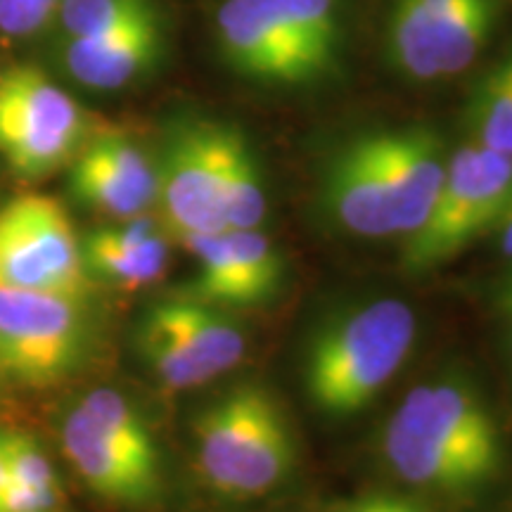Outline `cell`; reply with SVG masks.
I'll use <instances>...</instances> for the list:
<instances>
[{"mask_svg":"<svg viewBox=\"0 0 512 512\" xmlns=\"http://www.w3.org/2000/svg\"><path fill=\"white\" fill-rule=\"evenodd\" d=\"M415 332L413 309L399 299H375L320 325L304 358L313 408L330 418L368 408L411 356Z\"/></svg>","mask_w":512,"mask_h":512,"instance_id":"1","label":"cell"},{"mask_svg":"<svg viewBox=\"0 0 512 512\" xmlns=\"http://www.w3.org/2000/svg\"><path fill=\"white\" fill-rule=\"evenodd\" d=\"M197 470L214 494L256 501L278 491L297 465V446L275 396L242 382L195 418Z\"/></svg>","mask_w":512,"mask_h":512,"instance_id":"2","label":"cell"},{"mask_svg":"<svg viewBox=\"0 0 512 512\" xmlns=\"http://www.w3.org/2000/svg\"><path fill=\"white\" fill-rule=\"evenodd\" d=\"M512 192V159L467 140L448 155L446 176L425 223L406 238L403 266L432 271L494 233Z\"/></svg>","mask_w":512,"mask_h":512,"instance_id":"3","label":"cell"},{"mask_svg":"<svg viewBox=\"0 0 512 512\" xmlns=\"http://www.w3.org/2000/svg\"><path fill=\"white\" fill-rule=\"evenodd\" d=\"M88 133L79 102L46 72L29 64L0 72V157L19 178L67 169Z\"/></svg>","mask_w":512,"mask_h":512,"instance_id":"4","label":"cell"},{"mask_svg":"<svg viewBox=\"0 0 512 512\" xmlns=\"http://www.w3.org/2000/svg\"><path fill=\"white\" fill-rule=\"evenodd\" d=\"M501 8L503 0H392L389 62L418 83L463 74L489 46Z\"/></svg>","mask_w":512,"mask_h":512,"instance_id":"5","label":"cell"},{"mask_svg":"<svg viewBox=\"0 0 512 512\" xmlns=\"http://www.w3.org/2000/svg\"><path fill=\"white\" fill-rule=\"evenodd\" d=\"M91 344L86 299L0 287V375L50 387L76 373Z\"/></svg>","mask_w":512,"mask_h":512,"instance_id":"6","label":"cell"},{"mask_svg":"<svg viewBox=\"0 0 512 512\" xmlns=\"http://www.w3.org/2000/svg\"><path fill=\"white\" fill-rule=\"evenodd\" d=\"M0 287L88 297L81 238L60 200L19 195L0 207Z\"/></svg>","mask_w":512,"mask_h":512,"instance_id":"7","label":"cell"},{"mask_svg":"<svg viewBox=\"0 0 512 512\" xmlns=\"http://www.w3.org/2000/svg\"><path fill=\"white\" fill-rule=\"evenodd\" d=\"M223 126L190 121L166 140L157 162L159 221L166 235L181 242L226 230L221 200Z\"/></svg>","mask_w":512,"mask_h":512,"instance_id":"8","label":"cell"},{"mask_svg":"<svg viewBox=\"0 0 512 512\" xmlns=\"http://www.w3.org/2000/svg\"><path fill=\"white\" fill-rule=\"evenodd\" d=\"M392 420L456 453L489 484L501 475L503 434L491 408L470 382L460 377L420 382L399 403Z\"/></svg>","mask_w":512,"mask_h":512,"instance_id":"9","label":"cell"},{"mask_svg":"<svg viewBox=\"0 0 512 512\" xmlns=\"http://www.w3.org/2000/svg\"><path fill=\"white\" fill-rule=\"evenodd\" d=\"M195 254V283L185 294L214 306L264 304L285 278L283 254L261 228H226L185 242Z\"/></svg>","mask_w":512,"mask_h":512,"instance_id":"10","label":"cell"},{"mask_svg":"<svg viewBox=\"0 0 512 512\" xmlns=\"http://www.w3.org/2000/svg\"><path fill=\"white\" fill-rule=\"evenodd\" d=\"M216 46L223 62L249 81L266 86L318 81L271 0H223L216 10Z\"/></svg>","mask_w":512,"mask_h":512,"instance_id":"11","label":"cell"},{"mask_svg":"<svg viewBox=\"0 0 512 512\" xmlns=\"http://www.w3.org/2000/svg\"><path fill=\"white\" fill-rule=\"evenodd\" d=\"M69 169V190L114 221L145 216L157 204V164L119 131L88 133Z\"/></svg>","mask_w":512,"mask_h":512,"instance_id":"12","label":"cell"},{"mask_svg":"<svg viewBox=\"0 0 512 512\" xmlns=\"http://www.w3.org/2000/svg\"><path fill=\"white\" fill-rule=\"evenodd\" d=\"M62 448L81 482L105 503L150 510L164 496V465L138 458L79 406L62 425Z\"/></svg>","mask_w":512,"mask_h":512,"instance_id":"13","label":"cell"},{"mask_svg":"<svg viewBox=\"0 0 512 512\" xmlns=\"http://www.w3.org/2000/svg\"><path fill=\"white\" fill-rule=\"evenodd\" d=\"M370 136L392 197L396 230L408 238L430 216L444 183L448 162L444 143L425 126L387 128Z\"/></svg>","mask_w":512,"mask_h":512,"instance_id":"14","label":"cell"},{"mask_svg":"<svg viewBox=\"0 0 512 512\" xmlns=\"http://www.w3.org/2000/svg\"><path fill=\"white\" fill-rule=\"evenodd\" d=\"M323 195L332 219L356 238L382 240L399 235L392 197L370 133L351 140L332 157Z\"/></svg>","mask_w":512,"mask_h":512,"instance_id":"15","label":"cell"},{"mask_svg":"<svg viewBox=\"0 0 512 512\" xmlns=\"http://www.w3.org/2000/svg\"><path fill=\"white\" fill-rule=\"evenodd\" d=\"M162 55L159 17L112 31V34L67 41L64 67L81 86L93 91H119L150 72Z\"/></svg>","mask_w":512,"mask_h":512,"instance_id":"16","label":"cell"},{"mask_svg":"<svg viewBox=\"0 0 512 512\" xmlns=\"http://www.w3.org/2000/svg\"><path fill=\"white\" fill-rule=\"evenodd\" d=\"M81 245L88 275L126 290L155 283L169 261L164 230L147 216L95 228Z\"/></svg>","mask_w":512,"mask_h":512,"instance_id":"17","label":"cell"},{"mask_svg":"<svg viewBox=\"0 0 512 512\" xmlns=\"http://www.w3.org/2000/svg\"><path fill=\"white\" fill-rule=\"evenodd\" d=\"M147 313L174 332L214 377L233 370L245 358V332L221 306L181 294L147 306Z\"/></svg>","mask_w":512,"mask_h":512,"instance_id":"18","label":"cell"},{"mask_svg":"<svg viewBox=\"0 0 512 512\" xmlns=\"http://www.w3.org/2000/svg\"><path fill=\"white\" fill-rule=\"evenodd\" d=\"M382 453L403 484L446 496H467L489 486L479 472L456 453L420 437L389 420L382 437Z\"/></svg>","mask_w":512,"mask_h":512,"instance_id":"19","label":"cell"},{"mask_svg":"<svg viewBox=\"0 0 512 512\" xmlns=\"http://www.w3.org/2000/svg\"><path fill=\"white\" fill-rule=\"evenodd\" d=\"M221 200L226 228H261L266 219V190L259 162L245 136L233 126H223Z\"/></svg>","mask_w":512,"mask_h":512,"instance_id":"20","label":"cell"},{"mask_svg":"<svg viewBox=\"0 0 512 512\" xmlns=\"http://www.w3.org/2000/svg\"><path fill=\"white\" fill-rule=\"evenodd\" d=\"M470 140L512 159V46L482 74L467 105Z\"/></svg>","mask_w":512,"mask_h":512,"instance_id":"21","label":"cell"},{"mask_svg":"<svg viewBox=\"0 0 512 512\" xmlns=\"http://www.w3.org/2000/svg\"><path fill=\"white\" fill-rule=\"evenodd\" d=\"M318 79L335 69L342 46V0H271Z\"/></svg>","mask_w":512,"mask_h":512,"instance_id":"22","label":"cell"},{"mask_svg":"<svg viewBox=\"0 0 512 512\" xmlns=\"http://www.w3.org/2000/svg\"><path fill=\"white\" fill-rule=\"evenodd\" d=\"M138 351L150 373L171 392H188L216 380L181 339L147 311L138 323Z\"/></svg>","mask_w":512,"mask_h":512,"instance_id":"23","label":"cell"},{"mask_svg":"<svg viewBox=\"0 0 512 512\" xmlns=\"http://www.w3.org/2000/svg\"><path fill=\"white\" fill-rule=\"evenodd\" d=\"M88 418H93L105 432H110L121 446L136 453L138 458L150 460V463L162 465V453H159L155 434L150 432L143 415L138 408L126 399L117 389H93L76 403Z\"/></svg>","mask_w":512,"mask_h":512,"instance_id":"24","label":"cell"},{"mask_svg":"<svg viewBox=\"0 0 512 512\" xmlns=\"http://www.w3.org/2000/svg\"><path fill=\"white\" fill-rule=\"evenodd\" d=\"M67 41H86L157 17L152 0H62L57 10Z\"/></svg>","mask_w":512,"mask_h":512,"instance_id":"25","label":"cell"},{"mask_svg":"<svg viewBox=\"0 0 512 512\" xmlns=\"http://www.w3.org/2000/svg\"><path fill=\"white\" fill-rule=\"evenodd\" d=\"M12 482L27 486H60L50 456L31 434L3 432Z\"/></svg>","mask_w":512,"mask_h":512,"instance_id":"26","label":"cell"},{"mask_svg":"<svg viewBox=\"0 0 512 512\" xmlns=\"http://www.w3.org/2000/svg\"><path fill=\"white\" fill-rule=\"evenodd\" d=\"M62 0H0V34L27 38L46 29Z\"/></svg>","mask_w":512,"mask_h":512,"instance_id":"27","label":"cell"},{"mask_svg":"<svg viewBox=\"0 0 512 512\" xmlns=\"http://www.w3.org/2000/svg\"><path fill=\"white\" fill-rule=\"evenodd\" d=\"M62 486H27L10 482L0 491V512H62Z\"/></svg>","mask_w":512,"mask_h":512,"instance_id":"28","label":"cell"},{"mask_svg":"<svg viewBox=\"0 0 512 512\" xmlns=\"http://www.w3.org/2000/svg\"><path fill=\"white\" fill-rule=\"evenodd\" d=\"M337 512H432L427 505L399 494H366L342 505Z\"/></svg>","mask_w":512,"mask_h":512,"instance_id":"29","label":"cell"},{"mask_svg":"<svg viewBox=\"0 0 512 512\" xmlns=\"http://www.w3.org/2000/svg\"><path fill=\"white\" fill-rule=\"evenodd\" d=\"M494 233L498 235V242H501V249L503 254L512 259V192L508 197V204H505L501 219H498Z\"/></svg>","mask_w":512,"mask_h":512,"instance_id":"30","label":"cell"},{"mask_svg":"<svg viewBox=\"0 0 512 512\" xmlns=\"http://www.w3.org/2000/svg\"><path fill=\"white\" fill-rule=\"evenodd\" d=\"M498 309H501L503 313L512 309V268H510V273L505 275L501 290H498Z\"/></svg>","mask_w":512,"mask_h":512,"instance_id":"31","label":"cell"},{"mask_svg":"<svg viewBox=\"0 0 512 512\" xmlns=\"http://www.w3.org/2000/svg\"><path fill=\"white\" fill-rule=\"evenodd\" d=\"M10 482H12V477H10L8 451H5V439H3V432H0V491H3Z\"/></svg>","mask_w":512,"mask_h":512,"instance_id":"32","label":"cell"},{"mask_svg":"<svg viewBox=\"0 0 512 512\" xmlns=\"http://www.w3.org/2000/svg\"><path fill=\"white\" fill-rule=\"evenodd\" d=\"M505 316H508V318L512 320V309H508V311H505Z\"/></svg>","mask_w":512,"mask_h":512,"instance_id":"33","label":"cell"},{"mask_svg":"<svg viewBox=\"0 0 512 512\" xmlns=\"http://www.w3.org/2000/svg\"><path fill=\"white\" fill-rule=\"evenodd\" d=\"M510 351H512V337H510Z\"/></svg>","mask_w":512,"mask_h":512,"instance_id":"34","label":"cell"}]
</instances>
